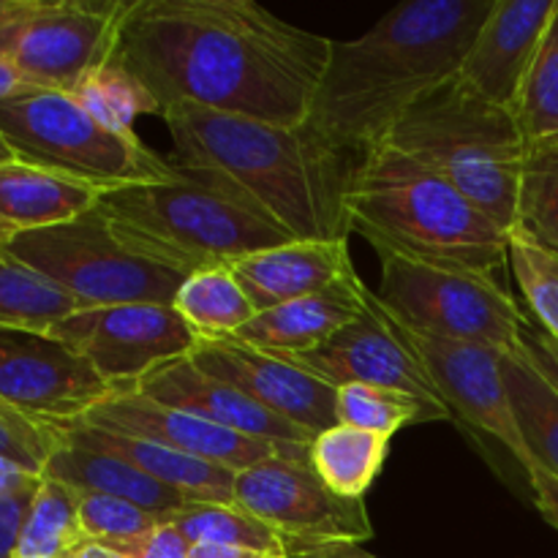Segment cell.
I'll return each instance as SVG.
<instances>
[{
	"mask_svg": "<svg viewBox=\"0 0 558 558\" xmlns=\"http://www.w3.org/2000/svg\"><path fill=\"white\" fill-rule=\"evenodd\" d=\"M234 505L259 518L287 556L338 543L374 539L365 499L332 494L308 458L278 456L234 477Z\"/></svg>",
	"mask_w": 558,
	"mask_h": 558,
	"instance_id": "cell-11",
	"label": "cell"
},
{
	"mask_svg": "<svg viewBox=\"0 0 558 558\" xmlns=\"http://www.w3.org/2000/svg\"><path fill=\"white\" fill-rule=\"evenodd\" d=\"M101 194L82 180L33 163H0V218L16 232L71 221L96 207Z\"/></svg>",
	"mask_w": 558,
	"mask_h": 558,
	"instance_id": "cell-24",
	"label": "cell"
},
{
	"mask_svg": "<svg viewBox=\"0 0 558 558\" xmlns=\"http://www.w3.org/2000/svg\"><path fill=\"white\" fill-rule=\"evenodd\" d=\"M82 543L80 494L58 480L41 477L22 521L14 558H65Z\"/></svg>",
	"mask_w": 558,
	"mask_h": 558,
	"instance_id": "cell-29",
	"label": "cell"
},
{
	"mask_svg": "<svg viewBox=\"0 0 558 558\" xmlns=\"http://www.w3.org/2000/svg\"><path fill=\"white\" fill-rule=\"evenodd\" d=\"M172 308L196 338H234L256 316L254 303L229 265L205 267L185 276Z\"/></svg>",
	"mask_w": 558,
	"mask_h": 558,
	"instance_id": "cell-27",
	"label": "cell"
},
{
	"mask_svg": "<svg viewBox=\"0 0 558 558\" xmlns=\"http://www.w3.org/2000/svg\"><path fill=\"white\" fill-rule=\"evenodd\" d=\"M556 11L558 0H496L458 76L488 101L515 112Z\"/></svg>",
	"mask_w": 558,
	"mask_h": 558,
	"instance_id": "cell-18",
	"label": "cell"
},
{
	"mask_svg": "<svg viewBox=\"0 0 558 558\" xmlns=\"http://www.w3.org/2000/svg\"><path fill=\"white\" fill-rule=\"evenodd\" d=\"M114 392L82 354L47 332L0 327V401L49 425L80 423Z\"/></svg>",
	"mask_w": 558,
	"mask_h": 558,
	"instance_id": "cell-13",
	"label": "cell"
},
{
	"mask_svg": "<svg viewBox=\"0 0 558 558\" xmlns=\"http://www.w3.org/2000/svg\"><path fill=\"white\" fill-rule=\"evenodd\" d=\"M98 207L131 251L183 276L292 240L227 178L178 161L161 180L104 191Z\"/></svg>",
	"mask_w": 558,
	"mask_h": 558,
	"instance_id": "cell-5",
	"label": "cell"
},
{
	"mask_svg": "<svg viewBox=\"0 0 558 558\" xmlns=\"http://www.w3.org/2000/svg\"><path fill=\"white\" fill-rule=\"evenodd\" d=\"M289 558H379L371 550H365L357 543H338V545H322V548L303 550V554H292Z\"/></svg>",
	"mask_w": 558,
	"mask_h": 558,
	"instance_id": "cell-44",
	"label": "cell"
},
{
	"mask_svg": "<svg viewBox=\"0 0 558 558\" xmlns=\"http://www.w3.org/2000/svg\"><path fill=\"white\" fill-rule=\"evenodd\" d=\"M11 161H16V156L11 153L9 142L3 140V134H0V163H11Z\"/></svg>",
	"mask_w": 558,
	"mask_h": 558,
	"instance_id": "cell-47",
	"label": "cell"
},
{
	"mask_svg": "<svg viewBox=\"0 0 558 558\" xmlns=\"http://www.w3.org/2000/svg\"><path fill=\"white\" fill-rule=\"evenodd\" d=\"M82 305L65 289L0 245V327L49 332Z\"/></svg>",
	"mask_w": 558,
	"mask_h": 558,
	"instance_id": "cell-28",
	"label": "cell"
},
{
	"mask_svg": "<svg viewBox=\"0 0 558 558\" xmlns=\"http://www.w3.org/2000/svg\"><path fill=\"white\" fill-rule=\"evenodd\" d=\"M281 357L336 390L347 385L392 387V390H407L425 401L447 407L407 338L379 308L374 292H371L368 308L357 319L349 322L343 330H338L330 341L316 347L314 352L281 354Z\"/></svg>",
	"mask_w": 558,
	"mask_h": 558,
	"instance_id": "cell-16",
	"label": "cell"
},
{
	"mask_svg": "<svg viewBox=\"0 0 558 558\" xmlns=\"http://www.w3.org/2000/svg\"><path fill=\"white\" fill-rule=\"evenodd\" d=\"M390 452V439L352 425H332L314 436L308 461L332 494L343 499H365L381 474Z\"/></svg>",
	"mask_w": 558,
	"mask_h": 558,
	"instance_id": "cell-26",
	"label": "cell"
},
{
	"mask_svg": "<svg viewBox=\"0 0 558 558\" xmlns=\"http://www.w3.org/2000/svg\"><path fill=\"white\" fill-rule=\"evenodd\" d=\"M54 445H58V436L52 425L38 423L0 401V458L44 477Z\"/></svg>",
	"mask_w": 558,
	"mask_h": 558,
	"instance_id": "cell-37",
	"label": "cell"
},
{
	"mask_svg": "<svg viewBox=\"0 0 558 558\" xmlns=\"http://www.w3.org/2000/svg\"><path fill=\"white\" fill-rule=\"evenodd\" d=\"M47 336L82 354L114 390H134L158 365L189 357L196 341L172 303L80 308Z\"/></svg>",
	"mask_w": 558,
	"mask_h": 558,
	"instance_id": "cell-12",
	"label": "cell"
},
{
	"mask_svg": "<svg viewBox=\"0 0 558 558\" xmlns=\"http://www.w3.org/2000/svg\"><path fill=\"white\" fill-rule=\"evenodd\" d=\"M189 545H238V548L259 550V554H287L281 539L251 512L238 505H216V501H189L180 512L169 518Z\"/></svg>",
	"mask_w": 558,
	"mask_h": 558,
	"instance_id": "cell-32",
	"label": "cell"
},
{
	"mask_svg": "<svg viewBox=\"0 0 558 558\" xmlns=\"http://www.w3.org/2000/svg\"><path fill=\"white\" fill-rule=\"evenodd\" d=\"M510 270L537 327L558 341V265L548 248L523 229L510 234Z\"/></svg>",
	"mask_w": 558,
	"mask_h": 558,
	"instance_id": "cell-35",
	"label": "cell"
},
{
	"mask_svg": "<svg viewBox=\"0 0 558 558\" xmlns=\"http://www.w3.org/2000/svg\"><path fill=\"white\" fill-rule=\"evenodd\" d=\"M518 229L558 256V145L529 147L518 202Z\"/></svg>",
	"mask_w": 558,
	"mask_h": 558,
	"instance_id": "cell-34",
	"label": "cell"
},
{
	"mask_svg": "<svg viewBox=\"0 0 558 558\" xmlns=\"http://www.w3.org/2000/svg\"><path fill=\"white\" fill-rule=\"evenodd\" d=\"M60 436L82 447L112 452L123 461L134 463L153 480H158L167 488L178 490L189 501H216V505H234V477L238 474L229 469L216 466L202 458L185 456V452L169 450L156 441L140 439V436L112 434V430L93 428L87 423H65L54 425Z\"/></svg>",
	"mask_w": 558,
	"mask_h": 558,
	"instance_id": "cell-22",
	"label": "cell"
},
{
	"mask_svg": "<svg viewBox=\"0 0 558 558\" xmlns=\"http://www.w3.org/2000/svg\"><path fill=\"white\" fill-rule=\"evenodd\" d=\"M178 163L227 178L292 240L349 238L347 185L354 161L308 125H276L178 104L163 109Z\"/></svg>",
	"mask_w": 558,
	"mask_h": 558,
	"instance_id": "cell-3",
	"label": "cell"
},
{
	"mask_svg": "<svg viewBox=\"0 0 558 558\" xmlns=\"http://www.w3.org/2000/svg\"><path fill=\"white\" fill-rule=\"evenodd\" d=\"M189 360L311 436L338 425L336 387L298 368L281 354L251 347L240 338H196Z\"/></svg>",
	"mask_w": 558,
	"mask_h": 558,
	"instance_id": "cell-17",
	"label": "cell"
},
{
	"mask_svg": "<svg viewBox=\"0 0 558 558\" xmlns=\"http://www.w3.org/2000/svg\"><path fill=\"white\" fill-rule=\"evenodd\" d=\"M368 300L371 289L357 270H352L319 292L262 311L234 338L272 354L314 352L349 322L357 319L368 308Z\"/></svg>",
	"mask_w": 558,
	"mask_h": 558,
	"instance_id": "cell-21",
	"label": "cell"
},
{
	"mask_svg": "<svg viewBox=\"0 0 558 558\" xmlns=\"http://www.w3.org/2000/svg\"><path fill=\"white\" fill-rule=\"evenodd\" d=\"M33 494H36V490H33ZM33 494L0 501V558H14L16 537H20L22 521H25Z\"/></svg>",
	"mask_w": 558,
	"mask_h": 558,
	"instance_id": "cell-40",
	"label": "cell"
},
{
	"mask_svg": "<svg viewBox=\"0 0 558 558\" xmlns=\"http://www.w3.org/2000/svg\"><path fill=\"white\" fill-rule=\"evenodd\" d=\"M38 483H41L38 474H31L27 469L0 458V501L33 494V490L38 488Z\"/></svg>",
	"mask_w": 558,
	"mask_h": 558,
	"instance_id": "cell-42",
	"label": "cell"
},
{
	"mask_svg": "<svg viewBox=\"0 0 558 558\" xmlns=\"http://www.w3.org/2000/svg\"><path fill=\"white\" fill-rule=\"evenodd\" d=\"M65 558H125L123 554H118L114 548H109V545L104 543H93V539H85V543L80 545L76 550H71Z\"/></svg>",
	"mask_w": 558,
	"mask_h": 558,
	"instance_id": "cell-46",
	"label": "cell"
},
{
	"mask_svg": "<svg viewBox=\"0 0 558 558\" xmlns=\"http://www.w3.org/2000/svg\"><path fill=\"white\" fill-rule=\"evenodd\" d=\"M515 118L529 147L558 145V11L518 98Z\"/></svg>",
	"mask_w": 558,
	"mask_h": 558,
	"instance_id": "cell-33",
	"label": "cell"
},
{
	"mask_svg": "<svg viewBox=\"0 0 558 558\" xmlns=\"http://www.w3.org/2000/svg\"><path fill=\"white\" fill-rule=\"evenodd\" d=\"M507 396L534 466L558 477V390L523 352L501 354Z\"/></svg>",
	"mask_w": 558,
	"mask_h": 558,
	"instance_id": "cell-25",
	"label": "cell"
},
{
	"mask_svg": "<svg viewBox=\"0 0 558 558\" xmlns=\"http://www.w3.org/2000/svg\"><path fill=\"white\" fill-rule=\"evenodd\" d=\"M349 234L376 254L496 272L510 265V234L450 180L417 158L379 145L357 158L347 185Z\"/></svg>",
	"mask_w": 558,
	"mask_h": 558,
	"instance_id": "cell-4",
	"label": "cell"
},
{
	"mask_svg": "<svg viewBox=\"0 0 558 558\" xmlns=\"http://www.w3.org/2000/svg\"><path fill=\"white\" fill-rule=\"evenodd\" d=\"M336 414L341 425L371 430V434L387 436V439H392L407 425L452 420L450 409L439 407V403H430L407 390L371 385L338 387Z\"/></svg>",
	"mask_w": 558,
	"mask_h": 558,
	"instance_id": "cell-30",
	"label": "cell"
},
{
	"mask_svg": "<svg viewBox=\"0 0 558 558\" xmlns=\"http://www.w3.org/2000/svg\"><path fill=\"white\" fill-rule=\"evenodd\" d=\"M521 352L532 360L534 368L558 390V341L529 322L521 338Z\"/></svg>",
	"mask_w": 558,
	"mask_h": 558,
	"instance_id": "cell-39",
	"label": "cell"
},
{
	"mask_svg": "<svg viewBox=\"0 0 558 558\" xmlns=\"http://www.w3.org/2000/svg\"><path fill=\"white\" fill-rule=\"evenodd\" d=\"M189 558H267V554L238 545H191Z\"/></svg>",
	"mask_w": 558,
	"mask_h": 558,
	"instance_id": "cell-45",
	"label": "cell"
},
{
	"mask_svg": "<svg viewBox=\"0 0 558 558\" xmlns=\"http://www.w3.org/2000/svg\"><path fill=\"white\" fill-rule=\"evenodd\" d=\"M396 327L420 357L423 368L428 371L430 381L436 385L452 417L458 414L474 430L488 434L521 463L523 472H532L534 461L523 445L515 417H512L505 371H501V352L483 347V343L447 341V338L425 336L412 327Z\"/></svg>",
	"mask_w": 558,
	"mask_h": 558,
	"instance_id": "cell-15",
	"label": "cell"
},
{
	"mask_svg": "<svg viewBox=\"0 0 558 558\" xmlns=\"http://www.w3.org/2000/svg\"><path fill=\"white\" fill-rule=\"evenodd\" d=\"M31 90H38V87L33 85V82L27 80V76L22 74V71L16 69L9 58H3V54H0V101L22 96V93H31Z\"/></svg>",
	"mask_w": 558,
	"mask_h": 558,
	"instance_id": "cell-43",
	"label": "cell"
},
{
	"mask_svg": "<svg viewBox=\"0 0 558 558\" xmlns=\"http://www.w3.org/2000/svg\"><path fill=\"white\" fill-rule=\"evenodd\" d=\"M267 558H289L287 554H272V556H267Z\"/></svg>",
	"mask_w": 558,
	"mask_h": 558,
	"instance_id": "cell-49",
	"label": "cell"
},
{
	"mask_svg": "<svg viewBox=\"0 0 558 558\" xmlns=\"http://www.w3.org/2000/svg\"><path fill=\"white\" fill-rule=\"evenodd\" d=\"M232 272L256 314L330 287L354 270L349 240H289L232 262Z\"/></svg>",
	"mask_w": 558,
	"mask_h": 558,
	"instance_id": "cell-20",
	"label": "cell"
},
{
	"mask_svg": "<svg viewBox=\"0 0 558 558\" xmlns=\"http://www.w3.org/2000/svg\"><path fill=\"white\" fill-rule=\"evenodd\" d=\"M529 477V488L534 494V505H537L539 515L550 523V526L558 532V477H554L545 469L534 466L532 472L526 474Z\"/></svg>",
	"mask_w": 558,
	"mask_h": 558,
	"instance_id": "cell-41",
	"label": "cell"
},
{
	"mask_svg": "<svg viewBox=\"0 0 558 558\" xmlns=\"http://www.w3.org/2000/svg\"><path fill=\"white\" fill-rule=\"evenodd\" d=\"M330 49L332 38L251 0H131L112 58L145 82L161 109L191 104L305 125Z\"/></svg>",
	"mask_w": 558,
	"mask_h": 558,
	"instance_id": "cell-1",
	"label": "cell"
},
{
	"mask_svg": "<svg viewBox=\"0 0 558 558\" xmlns=\"http://www.w3.org/2000/svg\"><path fill=\"white\" fill-rule=\"evenodd\" d=\"M71 96L93 114L101 125L118 134H136L134 123L142 114H158L161 118L163 109L158 98L147 90L145 82L120 65L118 60H109L101 69L93 71Z\"/></svg>",
	"mask_w": 558,
	"mask_h": 558,
	"instance_id": "cell-31",
	"label": "cell"
},
{
	"mask_svg": "<svg viewBox=\"0 0 558 558\" xmlns=\"http://www.w3.org/2000/svg\"><path fill=\"white\" fill-rule=\"evenodd\" d=\"M109 548H114L125 558H189L191 554V545L185 543L183 534H180L169 521L158 523V526L153 529V532H147L145 537L109 545Z\"/></svg>",
	"mask_w": 558,
	"mask_h": 558,
	"instance_id": "cell-38",
	"label": "cell"
},
{
	"mask_svg": "<svg viewBox=\"0 0 558 558\" xmlns=\"http://www.w3.org/2000/svg\"><path fill=\"white\" fill-rule=\"evenodd\" d=\"M80 523L85 539L118 545L145 537L158 523H163V518L153 515V512L134 505V501L118 499V496L80 494Z\"/></svg>",
	"mask_w": 558,
	"mask_h": 558,
	"instance_id": "cell-36",
	"label": "cell"
},
{
	"mask_svg": "<svg viewBox=\"0 0 558 558\" xmlns=\"http://www.w3.org/2000/svg\"><path fill=\"white\" fill-rule=\"evenodd\" d=\"M14 234H16V229L11 227V223H5L3 218H0V245H3V243H9V240L14 238Z\"/></svg>",
	"mask_w": 558,
	"mask_h": 558,
	"instance_id": "cell-48",
	"label": "cell"
},
{
	"mask_svg": "<svg viewBox=\"0 0 558 558\" xmlns=\"http://www.w3.org/2000/svg\"><path fill=\"white\" fill-rule=\"evenodd\" d=\"M379 262L374 298L396 325L447 341L483 343L501 354L521 352L529 319L496 276L398 254H379Z\"/></svg>",
	"mask_w": 558,
	"mask_h": 558,
	"instance_id": "cell-8",
	"label": "cell"
},
{
	"mask_svg": "<svg viewBox=\"0 0 558 558\" xmlns=\"http://www.w3.org/2000/svg\"><path fill=\"white\" fill-rule=\"evenodd\" d=\"M54 436H58V445H54L52 458L47 461L44 477L58 480V483L74 488L76 494H107L134 501V505L145 507L147 512L163 518V521H169L174 512L189 505L185 496L153 480L150 474L136 469L134 463L123 461L112 452L74 445L65 436H60L58 430H54Z\"/></svg>",
	"mask_w": 558,
	"mask_h": 558,
	"instance_id": "cell-23",
	"label": "cell"
},
{
	"mask_svg": "<svg viewBox=\"0 0 558 558\" xmlns=\"http://www.w3.org/2000/svg\"><path fill=\"white\" fill-rule=\"evenodd\" d=\"M381 145L417 158L450 180L507 234L518 229L529 145L515 112L480 96L461 76L420 98Z\"/></svg>",
	"mask_w": 558,
	"mask_h": 558,
	"instance_id": "cell-6",
	"label": "cell"
},
{
	"mask_svg": "<svg viewBox=\"0 0 558 558\" xmlns=\"http://www.w3.org/2000/svg\"><path fill=\"white\" fill-rule=\"evenodd\" d=\"M11 256L47 276L82 308L129 303H172L183 272L131 251L101 207L71 221L16 232L3 243Z\"/></svg>",
	"mask_w": 558,
	"mask_h": 558,
	"instance_id": "cell-9",
	"label": "cell"
},
{
	"mask_svg": "<svg viewBox=\"0 0 558 558\" xmlns=\"http://www.w3.org/2000/svg\"><path fill=\"white\" fill-rule=\"evenodd\" d=\"M134 390L145 392V396L156 398V401L167 403V407L199 414V417L210 420V423L221 425V428L234 430V434L294 447H308L314 441L308 430L298 428L289 420L272 414L270 409L256 403L254 398H248L243 390L229 385V381L205 374L189 357L158 365Z\"/></svg>",
	"mask_w": 558,
	"mask_h": 558,
	"instance_id": "cell-19",
	"label": "cell"
},
{
	"mask_svg": "<svg viewBox=\"0 0 558 558\" xmlns=\"http://www.w3.org/2000/svg\"><path fill=\"white\" fill-rule=\"evenodd\" d=\"M80 423L112 430V434L140 436V439L156 441L169 450L216 463V466L229 469L234 474L278 456L308 458L311 447L276 445V441L234 434V430L221 428V425L210 423L199 414L167 407V403L156 401L140 390H114L96 409H90Z\"/></svg>",
	"mask_w": 558,
	"mask_h": 558,
	"instance_id": "cell-14",
	"label": "cell"
},
{
	"mask_svg": "<svg viewBox=\"0 0 558 558\" xmlns=\"http://www.w3.org/2000/svg\"><path fill=\"white\" fill-rule=\"evenodd\" d=\"M496 0H409L368 33L332 38L308 131L352 161L379 147L392 125L458 76Z\"/></svg>",
	"mask_w": 558,
	"mask_h": 558,
	"instance_id": "cell-2",
	"label": "cell"
},
{
	"mask_svg": "<svg viewBox=\"0 0 558 558\" xmlns=\"http://www.w3.org/2000/svg\"><path fill=\"white\" fill-rule=\"evenodd\" d=\"M131 0H0V54L38 90L74 93L109 63Z\"/></svg>",
	"mask_w": 558,
	"mask_h": 558,
	"instance_id": "cell-10",
	"label": "cell"
},
{
	"mask_svg": "<svg viewBox=\"0 0 558 558\" xmlns=\"http://www.w3.org/2000/svg\"><path fill=\"white\" fill-rule=\"evenodd\" d=\"M0 134L16 161L82 180L98 191L161 180L174 167L140 134L109 131L63 90H31L0 101Z\"/></svg>",
	"mask_w": 558,
	"mask_h": 558,
	"instance_id": "cell-7",
	"label": "cell"
}]
</instances>
